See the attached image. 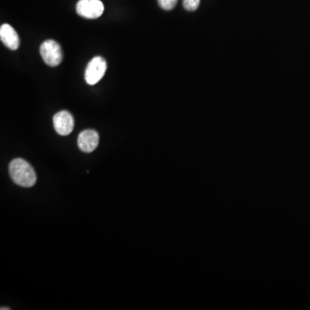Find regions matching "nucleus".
Here are the masks:
<instances>
[{"label":"nucleus","instance_id":"nucleus-1","mask_svg":"<svg viewBox=\"0 0 310 310\" xmlns=\"http://www.w3.org/2000/svg\"><path fill=\"white\" fill-rule=\"evenodd\" d=\"M9 172L13 182L22 187L29 188L36 183V174L32 166L20 158L10 163Z\"/></svg>","mask_w":310,"mask_h":310},{"label":"nucleus","instance_id":"nucleus-7","mask_svg":"<svg viewBox=\"0 0 310 310\" xmlns=\"http://www.w3.org/2000/svg\"><path fill=\"white\" fill-rule=\"evenodd\" d=\"M0 39L1 41L11 50H17L20 45V40L18 33L13 27L8 23H4L0 27Z\"/></svg>","mask_w":310,"mask_h":310},{"label":"nucleus","instance_id":"nucleus-8","mask_svg":"<svg viewBox=\"0 0 310 310\" xmlns=\"http://www.w3.org/2000/svg\"><path fill=\"white\" fill-rule=\"evenodd\" d=\"M201 0H183V6L188 12H194L200 5Z\"/></svg>","mask_w":310,"mask_h":310},{"label":"nucleus","instance_id":"nucleus-10","mask_svg":"<svg viewBox=\"0 0 310 310\" xmlns=\"http://www.w3.org/2000/svg\"><path fill=\"white\" fill-rule=\"evenodd\" d=\"M6 309L10 310L11 309V308H10V307H1V310H6Z\"/></svg>","mask_w":310,"mask_h":310},{"label":"nucleus","instance_id":"nucleus-9","mask_svg":"<svg viewBox=\"0 0 310 310\" xmlns=\"http://www.w3.org/2000/svg\"><path fill=\"white\" fill-rule=\"evenodd\" d=\"M178 0H158L160 8L165 11H171L177 5Z\"/></svg>","mask_w":310,"mask_h":310},{"label":"nucleus","instance_id":"nucleus-2","mask_svg":"<svg viewBox=\"0 0 310 310\" xmlns=\"http://www.w3.org/2000/svg\"><path fill=\"white\" fill-rule=\"evenodd\" d=\"M107 70V62L101 56H96L87 65L84 72V79L90 85L96 84L101 80Z\"/></svg>","mask_w":310,"mask_h":310},{"label":"nucleus","instance_id":"nucleus-5","mask_svg":"<svg viewBox=\"0 0 310 310\" xmlns=\"http://www.w3.org/2000/svg\"><path fill=\"white\" fill-rule=\"evenodd\" d=\"M53 122L56 133L60 136L66 137L73 132L74 119L72 114L68 111L62 110L55 114L53 118Z\"/></svg>","mask_w":310,"mask_h":310},{"label":"nucleus","instance_id":"nucleus-4","mask_svg":"<svg viewBox=\"0 0 310 310\" xmlns=\"http://www.w3.org/2000/svg\"><path fill=\"white\" fill-rule=\"evenodd\" d=\"M105 7L100 0H79L76 6V12L82 18L96 19L104 13Z\"/></svg>","mask_w":310,"mask_h":310},{"label":"nucleus","instance_id":"nucleus-3","mask_svg":"<svg viewBox=\"0 0 310 310\" xmlns=\"http://www.w3.org/2000/svg\"><path fill=\"white\" fill-rule=\"evenodd\" d=\"M40 54L44 62L50 67H57L63 58L60 44L54 40L43 41L40 47Z\"/></svg>","mask_w":310,"mask_h":310},{"label":"nucleus","instance_id":"nucleus-6","mask_svg":"<svg viewBox=\"0 0 310 310\" xmlns=\"http://www.w3.org/2000/svg\"><path fill=\"white\" fill-rule=\"evenodd\" d=\"M99 136L98 132L93 129L82 131L78 137V148L84 153H92L99 146Z\"/></svg>","mask_w":310,"mask_h":310}]
</instances>
